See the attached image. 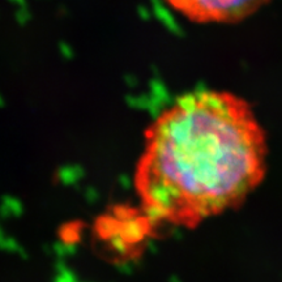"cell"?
Returning <instances> with one entry per match:
<instances>
[{
	"label": "cell",
	"instance_id": "1",
	"mask_svg": "<svg viewBox=\"0 0 282 282\" xmlns=\"http://www.w3.org/2000/svg\"><path fill=\"white\" fill-rule=\"evenodd\" d=\"M266 170V133L252 106L231 91L203 89L148 126L135 190L154 225L194 229L240 207Z\"/></svg>",
	"mask_w": 282,
	"mask_h": 282
},
{
	"label": "cell",
	"instance_id": "2",
	"mask_svg": "<svg viewBox=\"0 0 282 282\" xmlns=\"http://www.w3.org/2000/svg\"><path fill=\"white\" fill-rule=\"evenodd\" d=\"M269 0H165L170 9L196 24H231L258 12Z\"/></svg>",
	"mask_w": 282,
	"mask_h": 282
}]
</instances>
